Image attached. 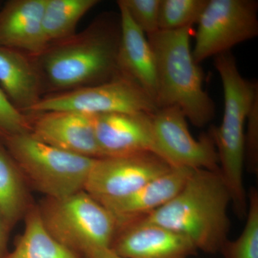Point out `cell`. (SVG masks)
Instances as JSON below:
<instances>
[{
    "instance_id": "8",
    "label": "cell",
    "mask_w": 258,
    "mask_h": 258,
    "mask_svg": "<svg viewBox=\"0 0 258 258\" xmlns=\"http://www.w3.org/2000/svg\"><path fill=\"white\" fill-rule=\"evenodd\" d=\"M157 103L140 86L122 75L96 86L69 92L46 95L28 114L50 111L76 112L88 115L115 113H155Z\"/></svg>"
},
{
    "instance_id": "12",
    "label": "cell",
    "mask_w": 258,
    "mask_h": 258,
    "mask_svg": "<svg viewBox=\"0 0 258 258\" xmlns=\"http://www.w3.org/2000/svg\"><path fill=\"white\" fill-rule=\"evenodd\" d=\"M30 134L42 143L83 157L103 158L95 132L94 117L67 111L29 114Z\"/></svg>"
},
{
    "instance_id": "2",
    "label": "cell",
    "mask_w": 258,
    "mask_h": 258,
    "mask_svg": "<svg viewBox=\"0 0 258 258\" xmlns=\"http://www.w3.org/2000/svg\"><path fill=\"white\" fill-rule=\"evenodd\" d=\"M230 205L220 171L198 169L172 200L142 218L185 236L198 250L220 253L229 240Z\"/></svg>"
},
{
    "instance_id": "24",
    "label": "cell",
    "mask_w": 258,
    "mask_h": 258,
    "mask_svg": "<svg viewBox=\"0 0 258 258\" xmlns=\"http://www.w3.org/2000/svg\"><path fill=\"white\" fill-rule=\"evenodd\" d=\"M30 131L29 115L15 108L0 88V139Z\"/></svg>"
},
{
    "instance_id": "18",
    "label": "cell",
    "mask_w": 258,
    "mask_h": 258,
    "mask_svg": "<svg viewBox=\"0 0 258 258\" xmlns=\"http://www.w3.org/2000/svg\"><path fill=\"white\" fill-rule=\"evenodd\" d=\"M20 168L0 140V215L11 230L33 204Z\"/></svg>"
},
{
    "instance_id": "26",
    "label": "cell",
    "mask_w": 258,
    "mask_h": 258,
    "mask_svg": "<svg viewBox=\"0 0 258 258\" xmlns=\"http://www.w3.org/2000/svg\"><path fill=\"white\" fill-rule=\"evenodd\" d=\"M81 258H123L108 247H92L83 252Z\"/></svg>"
},
{
    "instance_id": "25",
    "label": "cell",
    "mask_w": 258,
    "mask_h": 258,
    "mask_svg": "<svg viewBox=\"0 0 258 258\" xmlns=\"http://www.w3.org/2000/svg\"><path fill=\"white\" fill-rule=\"evenodd\" d=\"M245 165L252 174H257L258 97L251 106L246 122Z\"/></svg>"
},
{
    "instance_id": "13",
    "label": "cell",
    "mask_w": 258,
    "mask_h": 258,
    "mask_svg": "<svg viewBox=\"0 0 258 258\" xmlns=\"http://www.w3.org/2000/svg\"><path fill=\"white\" fill-rule=\"evenodd\" d=\"M153 114L139 112L94 115L97 142L103 158L125 157L144 152L157 154Z\"/></svg>"
},
{
    "instance_id": "27",
    "label": "cell",
    "mask_w": 258,
    "mask_h": 258,
    "mask_svg": "<svg viewBox=\"0 0 258 258\" xmlns=\"http://www.w3.org/2000/svg\"><path fill=\"white\" fill-rule=\"evenodd\" d=\"M10 230L7 227L4 220L0 215V258L5 257L8 253L7 246H8V235Z\"/></svg>"
},
{
    "instance_id": "17",
    "label": "cell",
    "mask_w": 258,
    "mask_h": 258,
    "mask_svg": "<svg viewBox=\"0 0 258 258\" xmlns=\"http://www.w3.org/2000/svg\"><path fill=\"white\" fill-rule=\"evenodd\" d=\"M0 88L15 108L28 115L42 98L41 78L35 57L0 47Z\"/></svg>"
},
{
    "instance_id": "11",
    "label": "cell",
    "mask_w": 258,
    "mask_h": 258,
    "mask_svg": "<svg viewBox=\"0 0 258 258\" xmlns=\"http://www.w3.org/2000/svg\"><path fill=\"white\" fill-rule=\"evenodd\" d=\"M109 248L123 258H187L198 251L187 237L142 217L118 225Z\"/></svg>"
},
{
    "instance_id": "5",
    "label": "cell",
    "mask_w": 258,
    "mask_h": 258,
    "mask_svg": "<svg viewBox=\"0 0 258 258\" xmlns=\"http://www.w3.org/2000/svg\"><path fill=\"white\" fill-rule=\"evenodd\" d=\"M0 140L18 164L28 186L45 198H66L84 190L97 159L51 147L29 133Z\"/></svg>"
},
{
    "instance_id": "9",
    "label": "cell",
    "mask_w": 258,
    "mask_h": 258,
    "mask_svg": "<svg viewBox=\"0 0 258 258\" xmlns=\"http://www.w3.org/2000/svg\"><path fill=\"white\" fill-rule=\"evenodd\" d=\"M157 155L172 167L220 171L218 154L211 132L194 138L187 119L176 107L160 108L152 116Z\"/></svg>"
},
{
    "instance_id": "1",
    "label": "cell",
    "mask_w": 258,
    "mask_h": 258,
    "mask_svg": "<svg viewBox=\"0 0 258 258\" xmlns=\"http://www.w3.org/2000/svg\"><path fill=\"white\" fill-rule=\"evenodd\" d=\"M120 38L119 13H105L81 33L47 45L35 57L42 92H69L114 79Z\"/></svg>"
},
{
    "instance_id": "19",
    "label": "cell",
    "mask_w": 258,
    "mask_h": 258,
    "mask_svg": "<svg viewBox=\"0 0 258 258\" xmlns=\"http://www.w3.org/2000/svg\"><path fill=\"white\" fill-rule=\"evenodd\" d=\"M25 230L15 249L3 258H81L59 243L42 224L37 205L32 204L24 217Z\"/></svg>"
},
{
    "instance_id": "4",
    "label": "cell",
    "mask_w": 258,
    "mask_h": 258,
    "mask_svg": "<svg viewBox=\"0 0 258 258\" xmlns=\"http://www.w3.org/2000/svg\"><path fill=\"white\" fill-rule=\"evenodd\" d=\"M192 32L189 27L147 36L155 57L158 108L176 107L194 125L203 127L214 119L216 108L204 89L203 69L194 60Z\"/></svg>"
},
{
    "instance_id": "6",
    "label": "cell",
    "mask_w": 258,
    "mask_h": 258,
    "mask_svg": "<svg viewBox=\"0 0 258 258\" xmlns=\"http://www.w3.org/2000/svg\"><path fill=\"white\" fill-rule=\"evenodd\" d=\"M42 224L59 243L81 256L92 247L109 248L118 223L109 210L84 190L37 205Z\"/></svg>"
},
{
    "instance_id": "22",
    "label": "cell",
    "mask_w": 258,
    "mask_h": 258,
    "mask_svg": "<svg viewBox=\"0 0 258 258\" xmlns=\"http://www.w3.org/2000/svg\"><path fill=\"white\" fill-rule=\"evenodd\" d=\"M208 0H161L159 30H181L198 23Z\"/></svg>"
},
{
    "instance_id": "7",
    "label": "cell",
    "mask_w": 258,
    "mask_h": 258,
    "mask_svg": "<svg viewBox=\"0 0 258 258\" xmlns=\"http://www.w3.org/2000/svg\"><path fill=\"white\" fill-rule=\"evenodd\" d=\"M258 2L208 0L195 32L194 60L200 64L209 57L230 52L232 47L258 35Z\"/></svg>"
},
{
    "instance_id": "20",
    "label": "cell",
    "mask_w": 258,
    "mask_h": 258,
    "mask_svg": "<svg viewBox=\"0 0 258 258\" xmlns=\"http://www.w3.org/2000/svg\"><path fill=\"white\" fill-rule=\"evenodd\" d=\"M99 3L98 0H46L42 27L48 45L76 35L80 20Z\"/></svg>"
},
{
    "instance_id": "23",
    "label": "cell",
    "mask_w": 258,
    "mask_h": 258,
    "mask_svg": "<svg viewBox=\"0 0 258 258\" xmlns=\"http://www.w3.org/2000/svg\"><path fill=\"white\" fill-rule=\"evenodd\" d=\"M161 0H118L134 23L147 35L159 31Z\"/></svg>"
},
{
    "instance_id": "21",
    "label": "cell",
    "mask_w": 258,
    "mask_h": 258,
    "mask_svg": "<svg viewBox=\"0 0 258 258\" xmlns=\"http://www.w3.org/2000/svg\"><path fill=\"white\" fill-rule=\"evenodd\" d=\"M245 225L240 235L229 239L220 253L224 258H258V191L252 188L247 195Z\"/></svg>"
},
{
    "instance_id": "10",
    "label": "cell",
    "mask_w": 258,
    "mask_h": 258,
    "mask_svg": "<svg viewBox=\"0 0 258 258\" xmlns=\"http://www.w3.org/2000/svg\"><path fill=\"white\" fill-rule=\"evenodd\" d=\"M171 168L164 159L152 152L97 159L84 191L106 206L134 192Z\"/></svg>"
},
{
    "instance_id": "3",
    "label": "cell",
    "mask_w": 258,
    "mask_h": 258,
    "mask_svg": "<svg viewBox=\"0 0 258 258\" xmlns=\"http://www.w3.org/2000/svg\"><path fill=\"white\" fill-rule=\"evenodd\" d=\"M224 91L223 118L211 129L222 179L229 190L231 205L237 217L247 212V194L244 182L245 128L251 106L258 97V85L244 79L231 52L215 57Z\"/></svg>"
},
{
    "instance_id": "16",
    "label": "cell",
    "mask_w": 258,
    "mask_h": 258,
    "mask_svg": "<svg viewBox=\"0 0 258 258\" xmlns=\"http://www.w3.org/2000/svg\"><path fill=\"white\" fill-rule=\"evenodd\" d=\"M193 169L172 167L128 196L104 206L118 225L142 218L165 205L182 189Z\"/></svg>"
},
{
    "instance_id": "15",
    "label": "cell",
    "mask_w": 258,
    "mask_h": 258,
    "mask_svg": "<svg viewBox=\"0 0 258 258\" xmlns=\"http://www.w3.org/2000/svg\"><path fill=\"white\" fill-rule=\"evenodd\" d=\"M117 5L120 23L118 73L140 86L156 103L157 69L152 47L147 35L134 23L126 10Z\"/></svg>"
},
{
    "instance_id": "14",
    "label": "cell",
    "mask_w": 258,
    "mask_h": 258,
    "mask_svg": "<svg viewBox=\"0 0 258 258\" xmlns=\"http://www.w3.org/2000/svg\"><path fill=\"white\" fill-rule=\"evenodd\" d=\"M46 0H10L0 10V47L36 57L48 45L42 27Z\"/></svg>"
}]
</instances>
